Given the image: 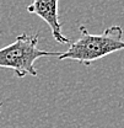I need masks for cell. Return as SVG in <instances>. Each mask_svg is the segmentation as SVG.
Here are the masks:
<instances>
[{"label": "cell", "mask_w": 124, "mask_h": 128, "mask_svg": "<svg viewBox=\"0 0 124 128\" xmlns=\"http://www.w3.org/2000/svg\"><path fill=\"white\" fill-rule=\"evenodd\" d=\"M79 32L80 37L70 43L69 49L58 56V59H70L89 66L95 60L124 49L123 30L121 26L114 25L106 28L101 34H92L81 25L79 26Z\"/></svg>", "instance_id": "1"}, {"label": "cell", "mask_w": 124, "mask_h": 128, "mask_svg": "<svg viewBox=\"0 0 124 128\" xmlns=\"http://www.w3.org/2000/svg\"><path fill=\"white\" fill-rule=\"evenodd\" d=\"M39 34L30 36L21 33L9 46L0 49V68L12 69L16 76L22 79L26 75L37 76L34 62L43 57H57L59 52H48L38 48Z\"/></svg>", "instance_id": "2"}, {"label": "cell", "mask_w": 124, "mask_h": 128, "mask_svg": "<svg viewBox=\"0 0 124 128\" xmlns=\"http://www.w3.org/2000/svg\"><path fill=\"white\" fill-rule=\"evenodd\" d=\"M58 0H36L27 6V11L31 14H36L46 21L52 30L54 40L58 43L70 44V40H68L62 33V22L58 15Z\"/></svg>", "instance_id": "3"}, {"label": "cell", "mask_w": 124, "mask_h": 128, "mask_svg": "<svg viewBox=\"0 0 124 128\" xmlns=\"http://www.w3.org/2000/svg\"><path fill=\"white\" fill-rule=\"evenodd\" d=\"M1 105H2V102H0V107H1Z\"/></svg>", "instance_id": "4"}]
</instances>
